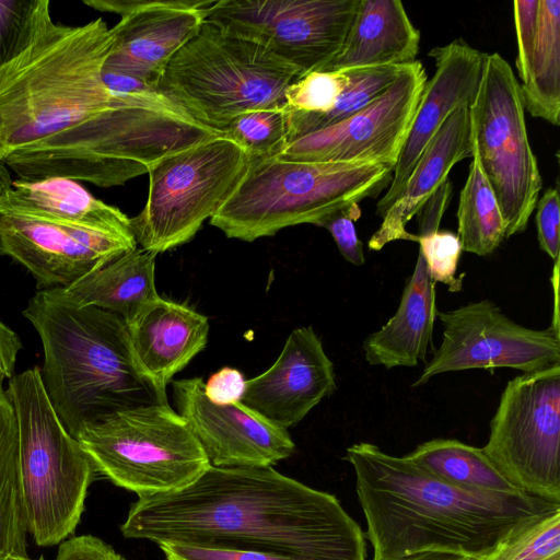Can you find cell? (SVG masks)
Here are the masks:
<instances>
[{"instance_id": "6da1fadb", "label": "cell", "mask_w": 560, "mask_h": 560, "mask_svg": "<svg viewBox=\"0 0 560 560\" xmlns=\"http://www.w3.org/2000/svg\"><path fill=\"white\" fill-rule=\"evenodd\" d=\"M126 538L256 550L295 560H365V536L339 500L268 467L210 466L189 486L139 498Z\"/></svg>"}, {"instance_id": "7a4b0ae2", "label": "cell", "mask_w": 560, "mask_h": 560, "mask_svg": "<svg viewBox=\"0 0 560 560\" xmlns=\"http://www.w3.org/2000/svg\"><path fill=\"white\" fill-rule=\"evenodd\" d=\"M373 548L372 560L425 552L485 560L517 529L560 513V502L525 492L471 491L444 482L406 455L370 442L346 450Z\"/></svg>"}, {"instance_id": "3957f363", "label": "cell", "mask_w": 560, "mask_h": 560, "mask_svg": "<svg viewBox=\"0 0 560 560\" xmlns=\"http://www.w3.org/2000/svg\"><path fill=\"white\" fill-rule=\"evenodd\" d=\"M23 315L43 345L46 395L74 439L114 412L167 404L166 394L140 371L120 316L78 306L61 288L38 290Z\"/></svg>"}, {"instance_id": "277c9868", "label": "cell", "mask_w": 560, "mask_h": 560, "mask_svg": "<svg viewBox=\"0 0 560 560\" xmlns=\"http://www.w3.org/2000/svg\"><path fill=\"white\" fill-rule=\"evenodd\" d=\"M221 136L140 81L130 92H116L104 110L12 152L3 163L25 180L63 177L112 187Z\"/></svg>"}, {"instance_id": "5b68a950", "label": "cell", "mask_w": 560, "mask_h": 560, "mask_svg": "<svg viewBox=\"0 0 560 560\" xmlns=\"http://www.w3.org/2000/svg\"><path fill=\"white\" fill-rule=\"evenodd\" d=\"M112 43L102 18L69 26L49 15L33 42L0 66V162L113 104L116 92L102 79Z\"/></svg>"}, {"instance_id": "8992f818", "label": "cell", "mask_w": 560, "mask_h": 560, "mask_svg": "<svg viewBox=\"0 0 560 560\" xmlns=\"http://www.w3.org/2000/svg\"><path fill=\"white\" fill-rule=\"evenodd\" d=\"M393 168L380 163L252 159L234 191L210 219L228 237L253 242L377 195Z\"/></svg>"}, {"instance_id": "52a82bcc", "label": "cell", "mask_w": 560, "mask_h": 560, "mask_svg": "<svg viewBox=\"0 0 560 560\" xmlns=\"http://www.w3.org/2000/svg\"><path fill=\"white\" fill-rule=\"evenodd\" d=\"M298 78L293 66L267 48L205 20L170 60L158 90L195 121L222 133L243 113L282 107Z\"/></svg>"}, {"instance_id": "ba28073f", "label": "cell", "mask_w": 560, "mask_h": 560, "mask_svg": "<svg viewBox=\"0 0 560 560\" xmlns=\"http://www.w3.org/2000/svg\"><path fill=\"white\" fill-rule=\"evenodd\" d=\"M5 395L18 424L27 532L39 546L57 545L80 522L95 469L52 409L39 366L14 375Z\"/></svg>"}, {"instance_id": "9c48e42d", "label": "cell", "mask_w": 560, "mask_h": 560, "mask_svg": "<svg viewBox=\"0 0 560 560\" xmlns=\"http://www.w3.org/2000/svg\"><path fill=\"white\" fill-rule=\"evenodd\" d=\"M75 439L95 471L138 498L178 491L211 466L168 402L114 412L83 428Z\"/></svg>"}, {"instance_id": "30bf717a", "label": "cell", "mask_w": 560, "mask_h": 560, "mask_svg": "<svg viewBox=\"0 0 560 560\" xmlns=\"http://www.w3.org/2000/svg\"><path fill=\"white\" fill-rule=\"evenodd\" d=\"M250 160L222 136L161 160L148 173L143 209L130 219L137 245L159 254L189 242L234 191Z\"/></svg>"}, {"instance_id": "8fae6325", "label": "cell", "mask_w": 560, "mask_h": 560, "mask_svg": "<svg viewBox=\"0 0 560 560\" xmlns=\"http://www.w3.org/2000/svg\"><path fill=\"white\" fill-rule=\"evenodd\" d=\"M468 110L471 155L497 198L509 238L526 230L542 180L528 140L520 82L498 52L487 54Z\"/></svg>"}, {"instance_id": "7c38bea8", "label": "cell", "mask_w": 560, "mask_h": 560, "mask_svg": "<svg viewBox=\"0 0 560 560\" xmlns=\"http://www.w3.org/2000/svg\"><path fill=\"white\" fill-rule=\"evenodd\" d=\"M481 450L517 489L560 502V365L506 383Z\"/></svg>"}, {"instance_id": "4fadbf2b", "label": "cell", "mask_w": 560, "mask_h": 560, "mask_svg": "<svg viewBox=\"0 0 560 560\" xmlns=\"http://www.w3.org/2000/svg\"><path fill=\"white\" fill-rule=\"evenodd\" d=\"M359 0H217L206 21L267 48L300 78L340 50Z\"/></svg>"}, {"instance_id": "5bb4252c", "label": "cell", "mask_w": 560, "mask_h": 560, "mask_svg": "<svg viewBox=\"0 0 560 560\" xmlns=\"http://www.w3.org/2000/svg\"><path fill=\"white\" fill-rule=\"evenodd\" d=\"M436 317L443 326L441 345L412 387L448 372L511 368L530 373L560 365L559 331L520 325L491 300L438 311Z\"/></svg>"}, {"instance_id": "9a60e30c", "label": "cell", "mask_w": 560, "mask_h": 560, "mask_svg": "<svg viewBox=\"0 0 560 560\" xmlns=\"http://www.w3.org/2000/svg\"><path fill=\"white\" fill-rule=\"evenodd\" d=\"M428 77L422 62L404 67L394 83L347 119L289 142L277 155L292 161L380 163L398 161Z\"/></svg>"}, {"instance_id": "2e32d148", "label": "cell", "mask_w": 560, "mask_h": 560, "mask_svg": "<svg viewBox=\"0 0 560 560\" xmlns=\"http://www.w3.org/2000/svg\"><path fill=\"white\" fill-rule=\"evenodd\" d=\"M217 0H83L121 16L104 69L158 88L174 55L199 31Z\"/></svg>"}, {"instance_id": "e0dca14e", "label": "cell", "mask_w": 560, "mask_h": 560, "mask_svg": "<svg viewBox=\"0 0 560 560\" xmlns=\"http://www.w3.org/2000/svg\"><path fill=\"white\" fill-rule=\"evenodd\" d=\"M136 247L133 235L0 214V256L23 265L39 290L66 289Z\"/></svg>"}, {"instance_id": "ac0fdd59", "label": "cell", "mask_w": 560, "mask_h": 560, "mask_svg": "<svg viewBox=\"0 0 560 560\" xmlns=\"http://www.w3.org/2000/svg\"><path fill=\"white\" fill-rule=\"evenodd\" d=\"M173 399L213 467H268L295 450L288 430L242 401L217 405L201 377L174 381Z\"/></svg>"}, {"instance_id": "d6986e66", "label": "cell", "mask_w": 560, "mask_h": 560, "mask_svg": "<svg viewBox=\"0 0 560 560\" xmlns=\"http://www.w3.org/2000/svg\"><path fill=\"white\" fill-rule=\"evenodd\" d=\"M435 71L427 80L413 115L390 185L376 203L375 212L383 218L398 198L422 152L434 135L458 107L472 103L477 94L487 54L462 38L429 51Z\"/></svg>"}, {"instance_id": "ffe728a7", "label": "cell", "mask_w": 560, "mask_h": 560, "mask_svg": "<svg viewBox=\"0 0 560 560\" xmlns=\"http://www.w3.org/2000/svg\"><path fill=\"white\" fill-rule=\"evenodd\" d=\"M335 389L334 364L322 340L311 326L300 327L269 369L246 380L242 402L288 430Z\"/></svg>"}, {"instance_id": "44dd1931", "label": "cell", "mask_w": 560, "mask_h": 560, "mask_svg": "<svg viewBox=\"0 0 560 560\" xmlns=\"http://www.w3.org/2000/svg\"><path fill=\"white\" fill-rule=\"evenodd\" d=\"M140 371L166 394L173 376L208 342V318L192 308L158 296L125 322Z\"/></svg>"}, {"instance_id": "7402d4cb", "label": "cell", "mask_w": 560, "mask_h": 560, "mask_svg": "<svg viewBox=\"0 0 560 560\" xmlns=\"http://www.w3.org/2000/svg\"><path fill=\"white\" fill-rule=\"evenodd\" d=\"M468 108L460 106L455 109L429 142L398 198L371 236L368 243L371 250L378 252L399 240L418 242L417 235L407 231V224L448 179L455 164L471 156Z\"/></svg>"}, {"instance_id": "603a6c76", "label": "cell", "mask_w": 560, "mask_h": 560, "mask_svg": "<svg viewBox=\"0 0 560 560\" xmlns=\"http://www.w3.org/2000/svg\"><path fill=\"white\" fill-rule=\"evenodd\" d=\"M420 39L399 0H359L340 50L320 71L408 65Z\"/></svg>"}, {"instance_id": "cb8c5ba5", "label": "cell", "mask_w": 560, "mask_h": 560, "mask_svg": "<svg viewBox=\"0 0 560 560\" xmlns=\"http://www.w3.org/2000/svg\"><path fill=\"white\" fill-rule=\"evenodd\" d=\"M435 282L418 252L413 272L402 291L395 314L363 341L370 365L394 369L424 362L436 317Z\"/></svg>"}, {"instance_id": "d4e9b609", "label": "cell", "mask_w": 560, "mask_h": 560, "mask_svg": "<svg viewBox=\"0 0 560 560\" xmlns=\"http://www.w3.org/2000/svg\"><path fill=\"white\" fill-rule=\"evenodd\" d=\"M0 214L133 235L130 219L124 212L96 199L78 182L63 177L13 180L0 199Z\"/></svg>"}, {"instance_id": "484cf974", "label": "cell", "mask_w": 560, "mask_h": 560, "mask_svg": "<svg viewBox=\"0 0 560 560\" xmlns=\"http://www.w3.org/2000/svg\"><path fill=\"white\" fill-rule=\"evenodd\" d=\"M155 256L136 247L63 291L78 306H95L127 322L160 296L155 288Z\"/></svg>"}, {"instance_id": "4316f807", "label": "cell", "mask_w": 560, "mask_h": 560, "mask_svg": "<svg viewBox=\"0 0 560 560\" xmlns=\"http://www.w3.org/2000/svg\"><path fill=\"white\" fill-rule=\"evenodd\" d=\"M524 109L560 122V1L539 0L538 28L526 79L520 83Z\"/></svg>"}, {"instance_id": "83f0119b", "label": "cell", "mask_w": 560, "mask_h": 560, "mask_svg": "<svg viewBox=\"0 0 560 560\" xmlns=\"http://www.w3.org/2000/svg\"><path fill=\"white\" fill-rule=\"evenodd\" d=\"M406 456L431 476L462 489L523 492L497 469L481 448L455 439L427 441Z\"/></svg>"}, {"instance_id": "f1b7e54d", "label": "cell", "mask_w": 560, "mask_h": 560, "mask_svg": "<svg viewBox=\"0 0 560 560\" xmlns=\"http://www.w3.org/2000/svg\"><path fill=\"white\" fill-rule=\"evenodd\" d=\"M26 517L23 502L19 433L13 407L0 392V560H26Z\"/></svg>"}, {"instance_id": "f546056e", "label": "cell", "mask_w": 560, "mask_h": 560, "mask_svg": "<svg viewBox=\"0 0 560 560\" xmlns=\"http://www.w3.org/2000/svg\"><path fill=\"white\" fill-rule=\"evenodd\" d=\"M470 158L468 176L459 194L457 236L463 252L488 256L505 240L504 221L477 159Z\"/></svg>"}, {"instance_id": "4dcf8cb0", "label": "cell", "mask_w": 560, "mask_h": 560, "mask_svg": "<svg viewBox=\"0 0 560 560\" xmlns=\"http://www.w3.org/2000/svg\"><path fill=\"white\" fill-rule=\"evenodd\" d=\"M405 66H380L343 70L346 84L334 108L329 113L300 126L289 142L338 124L358 113L381 96L394 83Z\"/></svg>"}, {"instance_id": "1f68e13d", "label": "cell", "mask_w": 560, "mask_h": 560, "mask_svg": "<svg viewBox=\"0 0 560 560\" xmlns=\"http://www.w3.org/2000/svg\"><path fill=\"white\" fill-rule=\"evenodd\" d=\"M345 84L346 73L339 70L312 71L288 86L283 105L288 116V143L300 126L334 108Z\"/></svg>"}, {"instance_id": "d6a6232c", "label": "cell", "mask_w": 560, "mask_h": 560, "mask_svg": "<svg viewBox=\"0 0 560 560\" xmlns=\"http://www.w3.org/2000/svg\"><path fill=\"white\" fill-rule=\"evenodd\" d=\"M222 133L250 159L277 156L288 144V116L283 106L248 110L235 117Z\"/></svg>"}, {"instance_id": "836d02e7", "label": "cell", "mask_w": 560, "mask_h": 560, "mask_svg": "<svg viewBox=\"0 0 560 560\" xmlns=\"http://www.w3.org/2000/svg\"><path fill=\"white\" fill-rule=\"evenodd\" d=\"M48 0H0V66L20 55L50 14Z\"/></svg>"}, {"instance_id": "e575fe53", "label": "cell", "mask_w": 560, "mask_h": 560, "mask_svg": "<svg viewBox=\"0 0 560 560\" xmlns=\"http://www.w3.org/2000/svg\"><path fill=\"white\" fill-rule=\"evenodd\" d=\"M485 560H560V513L517 529Z\"/></svg>"}, {"instance_id": "d590c367", "label": "cell", "mask_w": 560, "mask_h": 560, "mask_svg": "<svg viewBox=\"0 0 560 560\" xmlns=\"http://www.w3.org/2000/svg\"><path fill=\"white\" fill-rule=\"evenodd\" d=\"M417 237L433 281L447 285L451 292L459 291L463 275L456 277V271L463 249L457 234L438 230Z\"/></svg>"}, {"instance_id": "8d00e7d4", "label": "cell", "mask_w": 560, "mask_h": 560, "mask_svg": "<svg viewBox=\"0 0 560 560\" xmlns=\"http://www.w3.org/2000/svg\"><path fill=\"white\" fill-rule=\"evenodd\" d=\"M359 217V205H353L328 215L317 225L330 233L342 257L354 266H362L365 262L363 244L354 226V221Z\"/></svg>"}, {"instance_id": "74e56055", "label": "cell", "mask_w": 560, "mask_h": 560, "mask_svg": "<svg viewBox=\"0 0 560 560\" xmlns=\"http://www.w3.org/2000/svg\"><path fill=\"white\" fill-rule=\"evenodd\" d=\"M165 560H295L293 558L256 550L225 547L162 544Z\"/></svg>"}, {"instance_id": "f35d334b", "label": "cell", "mask_w": 560, "mask_h": 560, "mask_svg": "<svg viewBox=\"0 0 560 560\" xmlns=\"http://www.w3.org/2000/svg\"><path fill=\"white\" fill-rule=\"evenodd\" d=\"M539 0H515L513 2L514 25L517 40L515 66L521 83L525 81L535 47L538 28Z\"/></svg>"}, {"instance_id": "ab89813d", "label": "cell", "mask_w": 560, "mask_h": 560, "mask_svg": "<svg viewBox=\"0 0 560 560\" xmlns=\"http://www.w3.org/2000/svg\"><path fill=\"white\" fill-rule=\"evenodd\" d=\"M560 200L557 188H548L536 203L539 247L553 261L559 259Z\"/></svg>"}, {"instance_id": "60d3db41", "label": "cell", "mask_w": 560, "mask_h": 560, "mask_svg": "<svg viewBox=\"0 0 560 560\" xmlns=\"http://www.w3.org/2000/svg\"><path fill=\"white\" fill-rule=\"evenodd\" d=\"M245 385L246 380L241 371L225 366L208 378L205 383V394L217 405H229L242 401Z\"/></svg>"}, {"instance_id": "b9f144b4", "label": "cell", "mask_w": 560, "mask_h": 560, "mask_svg": "<svg viewBox=\"0 0 560 560\" xmlns=\"http://www.w3.org/2000/svg\"><path fill=\"white\" fill-rule=\"evenodd\" d=\"M56 560H128L102 539L83 535L63 541Z\"/></svg>"}, {"instance_id": "7bdbcfd3", "label": "cell", "mask_w": 560, "mask_h": 560, "mask_svg": "<svg viewBox=\"0 0 560 560\" xmlns=\"http://www.w3.org/2000/svg\"><path fill=\"white\" fill-rule=\"evenodd\" d=\"M21 348L19 336L0 320V392H3V381L13 377L16 357Z\"/></svg>"}, {"instance_id": "ee69618b", "label": "cell", "mask_w": 560, "mask_h": 560, "mask_svg": "<svg viewBox=\"0 0 560 560\" xmlns=\"http://www.w3.org/2000/svg\"><path fill=\"white\" fill-rule=\"evenodd\" d=\"M551 283H552L553 293H555V316H553L551 327L556 331H559V313H558L559 259L553 261V271H552V277H551Z\"/></svg>"}, {"instance_id": "f6af8a7d", "label": "cell", "mask_w": 560, "mask_h": 560, "mask_svg": "<svg viewBox=\"0 0 560 560\" xmlns=\"http://www.w3.org/2000/svg\"><path fill=\"white\" fill-rule=\"evenodd\" d=\"M404 560H472L469 558L448 555V553H439V552H425L421 555H417Z\"/></svg>"}, {"instance_id": "bcb514c9", "label": "cell", "mask_w": 560, "mask_h": 560, "mask_svg": "<svg viewBox=\"0 0 560 560\" xmlns=\"http://www.w3.org/2000/svg\"><path fill=\"white\" fill-rule=\"evenodd\" d=\"M9 168L4 163L0 162V199L5 195L12 184Z\"/></svg>"}, {"instance_id": "7dc6e473", "label": "cell", "mask_w": 560, "mask_h": 560, "mask_svg": "<svg viewBox=\"0 0 560 560\" xmlns=\"http://www.w3.org/2000/svg\"><path fill=\"white\" fill-rule=\"evenodd\" d=\"M26 560H32V559H30V558H28V559H26ZM39 560H43V559H39Z\"/></svg>"}]
</instances>
